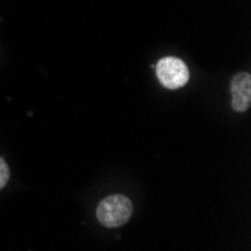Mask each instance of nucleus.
<instances>
[{"mask_svg":"<svg viewBox=\"0 0 251 251\" xmlns=\"http://www.w3.org/2000/svg\"><path fill=\"white\" fill-rule=\"evenodd\" d=\"M9 179V169H8V164L5 163V159L0 156V190H2L6 182Z\"/></svg>","mask_w":251,"mask_h":251,"instance_id":"nucleus-4","label":"nucleus"},{"mask_svg":"<svg viewBox=\"0 0 251 251\" xmlns=\"http://www.w3.org/2000/svg\"><path fill=\"white\" fill-rule=\"evenodd\" d=\"M132 215V203L128 197L122 194H115L104 199L97 209L98 221L108 227V229H115L128 223V220Z\"/></svg>","mask_w":251,"mask_h":251,"instance_id":"nucleus-1","label":"nucleus"},{"mask_svg":"<svg viewBox=\"0 0 251 251\" xmlns=\"http://www.w3.org/2000/svg\"><path fill=\"white\" fill-rule=\"evenodd\" d=\"M156 75L158 80L167 89H179L188 83L190 71L185 65L177 57H164L156 65Z\"/></svg>","mask_w":251,"mask_h":251,"instance_id":"nucleus-2","label":"nucleus"},{"mask_svg":"<svg viewBox=\"0 0 251 251\" xmlns=\"http://www.w3.org/2000/svg\"><path fill=\"white\" fill-rule=\"evenodd\" d=\"M232 108L235 111H245L251 104V77L248 73H241L232 80Z\"/></svg>","mask_w":251,"mask_h":251,"instance_id":"nucleus-3","label":"nucleus"}]
</instances>
